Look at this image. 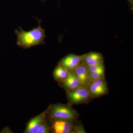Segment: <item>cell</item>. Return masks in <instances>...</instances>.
<instances>
[{"label": "cell", "instance_id": "cell-3", "mask_svg": "<svg viewBox=\"0 0 133 133\" xmlns=\"http://www.w3.org/2000/svg\"><path fill=\"white\" fill-rule=\"evenodd\" d=\"M68 104L74 105L87 104L93 99L89 94L86 87L81 85L73 90L66 91Z\"/></svg>", "mask_w": 133, "mask_h": 133}, {"label": "cell", "instance_id": "cell-12", "mask_svg": "<svg viewBox=\"0 0 133 133\" xmlns=\"http://www.w3.org/2000/svg\"><path fill=\"white\" fill-rule=\"evenodd\" d=\"M105 69L98 71L88 72V76L90 81L105 79Z\"/></svg>", "mask_w": 133, "mask_h": 133}, {"label": "cell", "instance_id": "cell-13", "mask_svg": "<svg viewBox=\"0 0 133 133\" xmlns=\"http://www.w3.org/2000/svg\"><path fill=\"white\" fill-rule=\"evenodd\" d=\"M51 133L50 127L49 120L47 117L43 122L42 124L39 127L36 133Z\"/></svg>", "mask_w": 133, "mask_h": 133}, {"label": "cell", "instance_id": "cell-4", "mask_svg": "<svg viewBox=\"0 0 133 133\" xmlns=\"http://www.w3.org/2000/svg\"><path fill=\"white\" fill-rule=\"evenodd\" d=\"M48 119L51 133H76V124L78 121H72L60 119Z\"/></svg>", "mask_w": 133, "mask_h": 133}, {"label": "cell", "instance_id": "cell-11", "mask_svg": "<svg viewBox=\"0 0 133 133\" xmlns=\"http://www.w3.org/2000/svg\"><path fill=\"white\" fill-rule=\"evenodd\" d=\"M70 72L59 64L55 67L52 73L53 78L55 81L60 83L64 81L69 76Z\"/></svg>", "mask_w": 133, "mask_h": 133}, {"label": "cell", "instance_id": "cell-9", "mask_svg": "<svg viewBox=\"0 0 133 133\" xmlns=\"http://www.w3.org/2000/svg\"><path fill=\"white\" fill-rule=\"evenodd\" d=\"M58 83L65 92L73 90L82 85L72 72H70L69 76L64 81Z\"/></svg>", "mask_w": 133, "mask_h": 133}, {"label": "cell", "instance_id": "cell-14", "mask_svg": "<svg viewBox=\"0 0 133 133\" xmlns=\"http://www.w3.org/2000/svg\"><path fill=\"white\" fill-rule=\"evenodd\" d=\"M128 1L129 5L131 7V8H133V0H127Z\"/></svg>", "mask_w": 133, "mask_h": 133}, {"label": "cell", "instance_id": "cell-1", "mask_svg": "<svg viewBox=\"0 0 133 133\" xmlns=\"http://www.w3.org/2000/svg\"><path fill=\"white\" fill-rule=\"evenodd\" d=\"M36 19L38 22L37 27L26 31L19 27L15 30V33L17 36L16 44L22 49H30L45 43L46 35L45 30L41 26L42 20L37 18Z\"/></svg>", "mask_w": 133, "mask_h": 133}, {"label": "cell", "instance_id": "cell-10", "mask_svg": "<svg viewBox=\"0 0 133 133\" xmlns=\"http://www.w3.org/2000/svg\"><path fill=\"white\" fill-rule=\"evenodd\" d=\"M82 85L86 86L90 82L87 66L81 63L72 71Z\"/></svg>", "mask_w": 133, "mask_h": 133}, {"label": "cell", "instance_id": "cell-6", "mask_svg": "<svg viewBox=\"0 0 133 133\" xmlns=\"http://www.w3.org/2000/svg\"><path fill=\"white\" fill-rule=\"evenodd\" d=\"M81 63L82 55L69 54L60 59L58 64L63 66L69 72H72Z\"/></svg>", "mask_w": 133, "mask_h": 133}, {"label": "cell", "instance_id": "cell-5", "mask_svg": "<svg viewBox=\"0 0 133 133\" xmlns=\"http://www.w3.org/2000/svg\"><path fill=\"white\" fill-rule=\"evenodd\" d=\"M86 87L93 99L107 95L109 92L108 86L105 79L90 81Z\"/></svg>", "mask_w": 133, "mask_h": 133}, {"label": "cell", "instance_id": "cell-2", "mask_svg": "<svg viewBox=\"0 0 133 133\" xmlns=\"http://www.w3.org/2000/svg\"><path fill=\"white\" fill-rule=\"evenodd\" d=\"M46 110L47 117L49 119H60L72 121H78L79 116L78 112L68 103L51 104Z\"/></svg>", "mask_w": 133, "mask_h": 133}, {"label": "cell", "instance_id": "cell-7", "mask_svg": "<svg viewBox=\"0 0 133 133\" xmlns=\"http://www.w3.org/2000/svg\"><path fill=\"white\" fill-rule=\"evenodd\" d=\"M46 117V110H45L38 115L31 118L27 122L23 133H36Z\"/></svg>", "mask_w": 133, "mask_h": 133}, {"label": "cell", "instance_id": "cell-8", "mask_svg": "<svg viewBox=\"0 0 133 133\" xmlns=\"http://www.w3.org/2000/svg\"><path fill=\"white\" fill-rule=\"evenodd\" d=\"M82 63L87 66L104 63V57L100 52L92 51L82 55Z\"/></svg>", "mask_w": 133, "mask_h": 133}, {"label": "cell", "instance_id": "cell-15", "mask_svg": "<svg viewBox=\"0 0 133 133\" xmlns=\"http://www.w3.org/2000/svg\"><path fill=\"white\" fill-rule=\"evenodd\" d=\"M42 1H43V3H44V2H45V1H46V0H42Z\"/></svg>", "mask_w": 133, "mask_h": 133}]
</instances>
